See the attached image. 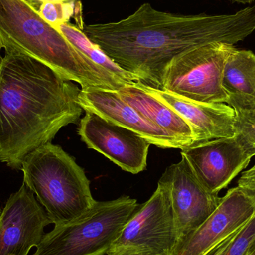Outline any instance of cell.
I'll return each instance as SVG.
<instances>
[{
    "label": "cell",
    "mask_w": 255,
    "mask_h": 255,
    "mask_svg": "<svg viewBox=\"0 0 255 255\" xmlns=\"http://www.w3.org/2000/svg\"><path fill=\"white\" fill-rule=\"evenodd\" d=\"M77 2L43 3L39 7L38 13L45 21L56 28L60 25L69 22L71 17H74Z\"/></svg>",
    "instance_id": "cell-19"
},
{
    "label": "cell",
    "mask_w": 255,
    "mask_h": 255,
    "mask_svg": "<svg viewBox=\"0 0 255 255\" xmlns=\"http://www.w3.org/2000/svg\"><path fill=\"white\" fill-rule=\"evenodd\" d=\"M21 170L23 182L55 226L76 220L97 202L84 169L73 157L52 142L28 154Z\"/></svg>",
    "instance_id": "cell-4"
},
{
    "label": "cell",
    "mask_w": 255,
    "mask_h": 255,
    "mask_svg": "<svg viewBox=\"0 0 255 255\" xmlns=\"http://www.w3.org/2000/svg\"><path fill=\"white\" fill-rule=\"evenodd\" d=\"M139 85L187 121L194 135L193 144L235 136V112L226 103L193 101L142 83Z\"/></svg>",
    "instance_id": "cell-14"
},
{
    "label": "cell",
    "mask_w": 255,
    "mask_h": 255,
    "mask_svg": "<svg viewBox=\"0 0 255 255\" xmlns=\"http://www.w3.org/2000/svg\"><path fill=\"white\" fill-rule=\"evenodd\" d=\"M159 182L167 187L170 194L178 241L196 230L221 201L222 197L199 181L182 156L178 163L166 168Z\"/></svg>",
    "instance_id": "cell-8"
},
{
    "label": "cell",
    "mask_w": 255,
    "mask_h": 255,
    "mask_svg": "<svg viewBox=\"0 0 255 255\" xmlns=\"http://www.w3.org/2000/svg\"><path fill=\"white\" fill-rule=\"evenodd\" d=\"M79 103L85 112L97 114L114 124L133 130L151 145L161 148H184L179 141L123 100L118 91L100 88L81 89Z\"/></svg>",
    "instance_id": "cell-13"
},
{
    "label": "cell",
    "mask_w": 255,
    "mask_h": 255,
    "mask_svg": "<svg viewBox=\"0 0 255 255\" xmlns=\"http://www.w3.org/2000/svg\"><path fill=\"white\" fill-rule=\"evenodd\" d=\"M246 255H255V238L253 242L252 243L251 245H250V248H249Z\"/></svg>",
    "instance_id": "cell-25"
},
{
    "label": "cell",
    "mask_w": 255,
    "mask_h": 255,
    "mask_svg": "<svg viewBox=\"0 0 255 255\" xmlns=\"http://www.w3.org/2000/svg\"><path fill=\"white\" fill-rule=\"evenodd\" d=\"M240 230H241V229H240ZM239 231H238V232H239ZM238 232H237L236 233L232 235V236L229 237V238H227L226 241H223V242L222 243V244H220V245L215 249V250H213L212 253H211L209 255H223V253L226 252V249L229 247V244L232 242V240L235 238V235L238 233Z\"/></svg>",
    "instance_id": "cell-24"
},
{
    "label": "cell",
    "mask_w": 255,
    "mask_h": 255,
    "mask_svg": "<svg viewBox=\"0 0 255 255\" xmlns=\"http://www.w3.org/2000/svg\"><path fill=\"white\" fill-rule=\"evenodd\" d=\"M233 47L213 43L175 57L163 73L162 91L201 103H226L222 76Z\"/></svg>",
    "instance_id": "cell-6"
},
{
    "label": "cell",
    "mask_w": 255,
    "mask_h": 255,
    "mask_svg": "<svg viewBox=\"0 0 255 255\" xmlns=\"http://www.w3.org/2000/svg\"><path fill=\"white\" fill-rule=\"evenodd\" d=\"M28 4H31L34 8L38 11L39 7L42 4L46 2L51 3H64V4H68V3H76L79 0H26Z\"/></svg>",
    "instance_id": "cell-23"
},
{
    "label": "cell",
    "mask_w": 255,
    "mask_h": 255,
    "mask_svg": "<svg viewBox=\"0 0 255 255\" xmlns=\"http://www.w3.org/2000/svg\"><path fill=\"white\" fill-rule=\"evenodd\" d=\"M106 255H167L151 253V252L139 251V250H122L109 251Z\"/></svg>",
    "instance_id": "cell-22"
},
{
    "label": "cell",
    "mask_w": 255,
    "mask_h": 255,
    "mask_svg": "<svg viewBox=\"0 0 255 255\" xmlns=\"http://www.w3.org/2000/svg\"><path fill=\"white\" fill-rule=\"evenodd\" d=\"M1 59H2V58H1V55H0V63H1Z\"/></svg>",
    "instance_id": "cell-28"
},
{
    "label": "cell",
    "mask_w": 255,
    "mask_h": 255,
    "mask_svg": "<svg viewBox=\"0 0 255 255\" xmlns=\"http://www.w3.org/2000/svg\"><path fill=\"white\" fill-rule=\"evenodd\" d=\"M235 112V137L246 154L255 156V112L247 108H233Z\"/></svg>",
    "instance_id": "cell-18"
},
{
    "label": "cell",
    "mask_w": 255,
    "mask_h": 255,
    "mask_svg": "<svg viewBox=\"0 0 255 255\" xmlns=\"http://www.w3.org/2000/svg\"><path fill=\"white\" fill-rule=\"evenodd\" d=\"M85 35L140 83L161 90L168 64L181 54L213 43L234 45L255 31V6L233 14L181 15L148 3L118 22L84 25Z\"/></svg>",
    "instance_id": "cell-1"
},
{
    "label": "cell",
    "mask_w": 255,
    "mask_h": 255,
    "mask_svg": "<svg viewBox=\"0 0 255 255\" xmlns=\"http://www.w3.org/2000/svg\"><path fill=\"white\" fill-rule=\"evenodd\" d=\"M177 241L170 194L158 181L152 196L140 205L109 251L133 250L171 255Z\"/></svg>",
    "instance_id": "cell-7"
},
{
    "label": "cell",
    "mask_w": 255,
    "mask_h": 255,
    "mask_svg": "<svg viewBox=\"0 0 255 255\" xmlns=\"http://www.w3.org/2000/svg\"><path fill=\"white\" fill-rule=\"evenodd\" d=\"M242 108H247V109H253L255 112V100L253 103H250L249 106H247V107H242Z\"/></svg>",
    "instance_id": "cell-27"
},
{
    "label": "cell",
    "mask_w": 255,
    "mask_h": 255,
    "mask_svg": "<svg viewBox=\"0 0 255 255\" xmlns=\"http://www.w3.org/2000/svg\"><path fill=\"white\" fill-rule=\"evenodd\" d=\"M255 214L254 205L248 196L239 187H233L196 230L178 241L171 255H209L242 229Z\"/></svg>",
    "instance_id": "cell-10"
},
{
    "label": "cell",
    "mask_w": 255,
    "mask_h": 255,
    "mask_svg": "<svg viewBox=\"0 0 255 255\" xmlns=\"http://www.w3.org/2000/svg\"><path fill=\"white\" fill-rule=\"evenodd\" d=\"M1 209H0V215H1Z\"/></svg>",
    "instance_id": "cell-29"
},
{
    "label": "cell",
    "mask_w": 255,
    "mask_h": 255,
    "mask_svg": "<svg viewBox=\"0 0 255 255\" xmlns=\"http://www.w3.org/2000/svg\"><path fill=\"white\" fill-rule=\"evenodd\" d=\"M139 83L126 85L118 91V94L148 121L179 141L184 148L193 145L194 135L187 121L172 108L148 94Z\"/></svg>",
    "instance_id": "cell-15"
},
{
    "label": "cell",
    "mask_w": 255,
    "mask_h": 255,
    "mask_svg": "<svg viewBox=\"0 0 255 255\" xmlns=\"http://www.w3.org/2000/svg\"><path fill=\"white\" fill-rule=\"evenodd\" d=\"M139 207L128 196L97 201L76 220L45 234L32 255H107Z\"/></svg>",
    "instance_id": "cell-5"
},
{
    "label": "cell",
    "mask_w": 255,
    "mask_h": 255,
    "mask_svg": "<svg viewBox=\"0 0 255 255\" xmlns=\"http://www.w3.org/2000/svg\"><path fill=\"white\" fill-rule=\"evenodd\" d=\"M78 133L88 148L101 153L124 171L137 174L146 168L151 144L133 130L86 112L80 120Z\"/></svg>",
    "instance_id": "cell-9"
},
{
    "label": "cell",
    "mask_w": 255,
    "mask_h": 255,
    "mask_svg": "<svg viewBox=\"0 0 255 255\" xmlns=\"http://www.w3.org/2000/svg\"><path fill=\"white\" fill-rule=\"evenodd\" d=\"M255 238V214L238 232L223 255H246Z\"/></svg>",
    "instance_id": "cell-20"
},
{
    "label": "cell",
    "mask_w": 255,
    "mask_h": 255,
    "mask_svg": "<svg viewBox=\"0 0 255 255\" xmlns=\"http://www.w3.org/2000/svg\"><path fill=\"white\" fill-rule=\"evenodd\" d=\"M52 224L47 213L29 187L22 183L0 215V255H28Z\"/></svg>",
    "instance_id": "cell-11"
},
{
    "label": "cell",
    "mask_w": 255,
    "mask_h": 255,
    "mask_svg": "<svg viewBox=\"0 0 255 255\" xmlns=\"http://www.w3.org/2000/svg\"><path fill=\"white\" fill-rule=\"evenodd\" d=\"M0 49L31 57L82 89L118 91L127 85L87 58L26 0H0Z\"/></svg>",
    "instance_id": "cell-3"
},
{
    "label": "cell",
    "mask_w": 255,
    "mask_h": 255,
    "mask_svg": "<svg viewBox=\"0 0 255 255\" xmlns=\"http://www.w3.org/2000/svg\"><path fill=\"white\" fill-rule=\"evenodd\" d=\"M222 86L231 107H246L255 100V55L234 46L226 58Z\"/></svg>",
    "instance_id": "cell-16"
},
{
    "label": "cell",
    "mask_w": 255,
    "mask_h": 255,
    "mask_svg": "<svg viewBox=\"0 0 255 255\" xmlns=\"http://www.w3.org/2000/svg\"><path fill=\"white\" fill-rule=\"evenodd\" d=\"M181 154L199 181L217 194L247 169L252 159L235 136L193 144L182 148Z\"/></svg>",
    "instance_id": "cell-12"
},
{
    "label": "cell",
    "mask_w": 255,
    "mask_h": 255,
    "mask_svg": "<svg viewBox=\"0 0 255 255\" xmlns=\"http://www.w3.org/2000/svg\"><path fill=\"white\" fill-rule=\"evenodd\" d=\"M57 29L87 58L96 65L113 75L117 79L127 85L139 83L140 80L134 75L126 71L117 64L110 57L108 56L97 44L93 43L82 29L70 22L62 24Z\"/></svg>",
    "instance_id": "cell-17"
},
{
    "label": "cell",
    "mask_w": 255,
    "mask_h": 255,
    "mask_svg": "<svg viewBox=\"0 0 255 255\" xmlns=\"http://www.w3.org/2000/svg\"><path fill=\"white\" fill-rule=\"evenodd\" d=\"M238 187L248 196L255 208V164L243 172L238 179Z\"/></svg>",
    "instance_id": "cell-21"
},
{
    "label": "cell",
    "mask_w": 255,
    "mask_h": 255,
    "mask_svg": "<svg viewBox=\"0 0 255 255\" xmlns=\"http://www.w3.org/2000/svg\"><path fill=\"white\" fill-rule=\"evenodd\" d=\"M80 91L43 63L5 52L0 63V162L21 170L28 154L76 123L83 112Z\"/></svg>",
    "instance_id": "cell-2"
},
{
    "label": "cell",
    "mask_w": 255,
    "mask_h": 255,
    "mask_svg": "<svg viewBox=\"0 0 255 255\" xmlns=\"http://www.w3.org/2000/svg\"><path fill=\"white\" fill-rule=\"evenodd\" d=\"M232 2L241 3V4H252L255 0H229Z\"/></svg>",
    "instance_id": "cell-26"
}]
</instances>
